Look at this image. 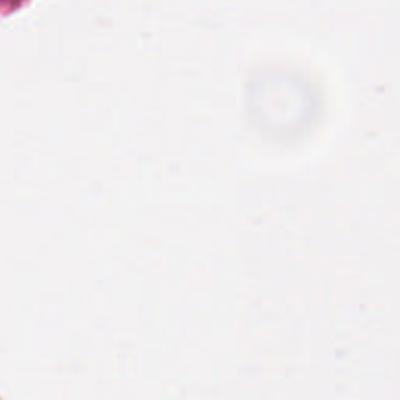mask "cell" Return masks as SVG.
Listing matches in <instances>:
<instances>
[]
</instances>
